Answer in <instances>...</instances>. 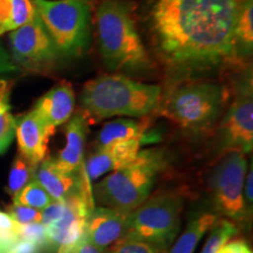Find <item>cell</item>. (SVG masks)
I'll list each match as a JSON object with an SVG mask.
<instances>
[{"label":"cell","mask_w":253,"mask_h":253,"mask_svg":"<svg viewBox=\"0 0 253 253\" xmlns=\"http://www.w3.org/2000/svg\"><path fill=\"white\" fill-rule=\"evenodd\" d=\"M236 12L237 0H153L151 38L173 77L189 78L239 61Z\"/></svg>","instance_id":"1"},{"label":"cell","mask_w":253,"mask_h":253,"mask_svg":"<svg viewBox=\"0 0 253 253\" xmlns=\"http://www.w3.org/2000/svg\"><path fill=\"white\" fill-rule=\"evenodd\" d=\"M183 208V197L173 191L147 198L129 213L125 236L143 240L168 253L181 230Z\"/></svg>","instance_id":"7"},{"label":"cell","mask_w":253,"mask_h":253,"mask_svg":"<svg viewBox=\"0 0 253 253\" xmlns=\"http://www.w3.org/2000/svg\"><path fill=\"white\" fill-rule=\"evenodd\" d=\"M167 164L163 149L140 150L131 163L112 171L91 189L94 203L132 211L149 198L158 175Z\"/></svg>","instance_id":"4"},{"label":"cell","mask_w":253,"mask_h":253,"mask_svg":"<svg viewBox=\"0 0 253 253\" xmlns=\"http://www.w3.org/2000/svg\"><path fill=\"white\" fill-rule=\"evenodd\" d=\"M17 128V119L9 113V108L0 109V155L8 149L13 141Z\"/></svg>","instance_id":"26"},{"label":"cell","mask_w":253,"mask_h":253,"mask_svg":"<svg viewBox=\"0 0 253 253\" xmlns=\"http://www.w3.org/2000/svg\"><path fill=\"white\" fill-rule=\"evenodd\" d=\"M131 211L108 207H94L84 226V239L100 249H108L126 233Z\"/></svg>","instance_id":"12"},{"label":"cell","mask_w":253,"mask_h":253,"mask_svg":"<svg viewBox=\"0 0 253 253\" xmlns=\"http://www.w3.org/2000/svg\"><path fill=\"white\" fill-rule=\"evenodd\" d=\"M34 179L48 192L53 201H65L87 185H90L82 168L79 172H63L52 157L45 158L38 166Z\"/></svg>","instance_id":"15"},{"label":"cell","mask_w":253,"mask_h":253,"mask_svg":"<svg viewBox=\"0 0 253 253\" xmlns=\"http://www.w3.org/2000/svg\"><path fill=\"white\" fill-rule=\"evenodd\" d=\"M217 253H252V250L245 240L233 239L227 240Z\"/></svg>","instance_id":"33"},{"label":"cell","mask_w":253,"mask_h":253,"mask_svg":"<svg viewBox=\"0 0 253 253\" xmlns=\"http://www.w3.org/2000/svg\"><path fill=\"white\" fill-rule=\"evenodd\" d=\"M106 253H162L143 240L123 236L121 239L106 249Z\"/></svg>","instance_id":"24"},{"label":"cell","mask_w":253,"mask_h":253,"mask_svg":"<svg viewBox=\"0 0 253 253\" xmlns=\"http://www.w3.org/2000/svg\"><path fill=\"white\" fill-rule=\"evenodd\" d=\"M56 253H106V250L96 248L84 237L73 244L61 246Z\"/></svg>","instance_id":"29"},{"label":"cell","mask_w":253,"mask_h":253,"mask_svg":"<svg viewBox=\"0 0 253 253\" xmlns=\"http://www.w3.org/2000/svg\"><path fill=\"white\" fill-rule=\"evenodd\" d=\"M101 56L109 71L145 72L153 67L130 8L120 0H104L95 13Z\"/></svg>","instance_id":"2"},{"label":"cell","mask_w":253,"mask_h":253,"mask_svg":"<svg viewBox=\"0 0 253 253\" xmlns=\"http://www.w3.org/2000/svg\"><path fill=\"white\" fill-rule=\"evenodd\" d=\"M238 226L229 219H218L211 227L210 235L208 237L202 253H217L231 237L238 233Z\"/></svg>","instance_id":"23"},{"label":"cell","mask_w":253,"mask_h":253,"mask_svg":"<svg viewBox=\"0 0 253 253\" xmlns=\"http://www.w3.org/2000/svg\"><path fill=\"white\" fill-rule=\"evenodd\" d=\"M65 204L62 217L53 225L46 227L48 238L47 251H58L61 246L84 238L87 218L95 207L90 185L65 199Z\"/></svg>","instance_id":"11"},{"label":"cell","mask_w":253,"mask_h":253,"mask_svg":"<svg viewBox=\"0 0 253 253\" xmlns=\"http://www.w3.org/2000/svg\"><path fill=\"white\" fill-rule=\"evenodd\" d=\"M235 41L239 59L242 56L251 55L253 48V0H237Z\"/></svg>","instance_id":"19"},{"label":"cell","mask_w":253,"mask_h":253,"mask_svg":"<svg viewBox=\"0 0 253 253\" xmlns=\"http://www.w3.org/2000/svg\"><path fill=\"white\" fill-rule=\"evenodd\" d=\"M244 203L246 212L250 217L252 216L253 205V168L250 166V170L246 171L244 181Z\"/></svg>","instance_id":"32"},{"label":"cell","mask_w":253,"mask_h":253,"mask_svg":"<svg viewBox=\"0 0 253 253\" xmlns=\"http://www.w3.org/2000/svg\"><path fill=\"white\" fill-rule=\"evenodd\" d=\"M75 107V93L68 82H60L41 96L33 110L50 130L67 123Z\"/></svg>","instance_id":"16"},{"label":"cell","mask_w":253,"mask_h":253,"mask_svg":"<svg viewBox=\"0 0 253 253\" xmlns=\"http://www.w3.org/2000/svg\"><path fill=\"white\" fill-rule=\"evenodd\" d=\"M252 74L245 75L235 86L229 110L219 126L220 147L226 151L249 154L253 148V89Z\"/></svg>","instance_id":"9"},{"label":"cell","mask_w":253,"mask_h":253,"mask_svg":"<svg viewBox=\"0 0 253 253\" xmlns=\"http://www.w3.org/2000/svg\"><path fill=\"white\" fill-rule=\"evenodd\" d=\"M8 94H9V88L8 84L6 82H0V109H6L9 108L8 104Z\"/></svg>","instance_id":"35"},{"label":"cell","mask_w":253,"mask_h":253,"mask_svg":"<svg viewBox=\"0 0 253 253\" xmlns=\"http://www.w3.org/2000/svg\"><path fill=\"white\" fill-rule=\"evenodd\" d=\"M12 11H13L12 0H0V36L5 32H9Z\"/></svg>","instance_id":"31"},{"label":"cell","mask_w":253,"mask_h":253,"mask_svg":"<svg viewBox=\"0 0 253 253\" xmlns=\"http://www.w3.org/2000/svg\"><path fill=\"white\" fill-rule=\"evenodd\" d=\"M7 213L20 225L41 223V211L21 204H12L7 208Z\"/></svg>","instance_id":"28"},{"label":"cell","mask_w":253,"mask_h":253,"mask_svg":"<svg viewBox=\"0 0 253 253\" xmlns=\"http://www.w3.org/2000/svg\"><path fill=\"white\" fill-rule=\"evenodd\" d=\"M12 60L30 72H47L61 58L39 17L11 31L8 37Z\"/></svg>","instance_id":"10"},{"label":"cell","mask_w":253,"mask_h":253,"mask_svg":"<svg viewBox=\"0 0 253 253\" xmlns=\"http://www.w3.org/2000/svg\"><path fill=\"white\" fill-rule=\"evenodd\" d=\"M43 250L25 239H17L2 253H42Z\"/></svg>","instance_id":"30"},{"label":"cell","mask_w":253,"mask_h":253,"mask_svg":"<svg viewBox=\"0 0 253 253\" xmlns=\"http://www.w3.org/2000/svg\"><path fill=\"white\" fill-rule=\"evenodd\" d=\"M19 224L7 212L0 211V253L19 239Z\"/></svg>","instance_id":"27"},{"label":"cell","mask_w":253,"mask_h":253,"mask_svg":"<svg viewBox=\"0 0 253 253\" xmlns=\"http://www.w3.org/2000/svg\"><path fill=\"white\" fill-rule=\"evenodd\" d=\"M141 144L142 138H135L97 149L84 161L82 170L89 181L100 178L104 173L115 171L131 163L140 153Z\"/></svg>","instance_id":"13"},{"label":"cell","mask_w":253,"mask_h":253,"mask_svg":"<svg viewBox=\"0 0 253 253\" xmlns=\"http://www.w3.org/2000/svg\"><path fill=\"white\" fill-rule=\"evenodd\" d=\"M37 168L33 164H31L26 158L21 156L20 154L15 157L12 164L11 170H9L8 183H7V192L13 197L17 192L20 191L27 183H30L32 179H34L36 176Z\"/></svg>","instance_id":"21"},{"label":"cell","mask_w":253,"mask_h":253,"mask_svg":"<svg viewBox=\"0 0 253 253\" xmlns=\"http://www.w3.org/2000/svg\"><path fill=\"white\" fill-rule=\"evenodd\" d=\"M88 131L87 119L84 114L72 116L66 126V145L54 158L60 170L67 173L79 172L84 164V144Z\"/></svg>","instance_id":"17"},{"label":"cell","mask_w":253,"mask_h":253,"mask_svg":"<svg viewBox=\"0 0 253 253\" xmlns=\"http://www.w3.org/2000/svg\"><path fill=\"white\" fill-rule=\"evenodd\" d=\"M15 69H17V67L14 66V63L9 60L5 50L0 47V73L12 72L15 71Z\"/></svg>","instance_id":"34"},{"label":"cell","mask_w":253,"mask_h":253,"mask_svg":"<svg viewBox=\"0 0 253 253\" xmlns=\"http://www.w3.org/2000/svg\"><path fill=\"white\" fill-rule=\"evenodd\" d=\"M144 126L140 123L126 119H118L115 121L108 122L101 129L96 140V150L103 149L109 145L143 138Z\"/></svg>","instance_id":"18"},{"label":"cell","mask_w":253,"mask_h":253,"mask_svg":"<svg viewBox=\"0 0 253 253\" xmlns=\"http://www.w3.org/2000/svg\"><path fill=\"white\" fill-rule=\"evenodd\" d=\"M38 17L61 56L78 58L91 40V0H33Z\"/></svg>","instance_id":"6"},{"label":"cell","mask_w":253,"mask_h":253,"mask_svg":"<svg viewBox=\"0 0 253 253\" xmlns=\"http://www.w3.org/2000/svg\"><path fill=\"white\" fill-rule=\"evenodd\" d=\"M217 220L218 216L216 213H203L192 219L171 246L169 253H194L199 240L211 230Z\"/></svg>","instance_id":"20"},{"label":"cell","mask_w":253,"mask_h":253,"mask_svg":"<svg viewBox=\"0 0 253 253\" xmlns=\"http://www.w3.org/2000/svg\"><path fill=\"white\" fill-rule=\"evenodd\" d=\"M248 171L245 154L226 151L225 156L211 170L209 177L211 201L217 216L225 217L237 226L244 225L250 217L244 203V181Z\"/></svg>","instance_id":"8"},{"label":"cell","mask_w":253,"mask_h":253,"mask_svg":"<svg viewBox=\"0 0 253 253\" xmlns=\"http://www.w3.org/2000/svg\"><path fill=\"white\" fill-rule=\"evenodd\" d=\"M162 88L131 80L123 75H102L88 81L81 91L82 109L96 120L114 116L142 118L155 112Z\"/></svg>","instance_id":"3"},{"label":"cell","mask_w":253,"mask_h":253,"mask_svg":"<svg viewBox=\"0 0 253 253\" xmlns=\"http://www.w3.org/2000/svg\"><path fill=\"white\" fill-rule=\"evenodd\" d=\"M229 93L217 82L192 81L179 84L161 97V115L189 130H204L219 119Z\"/></svg>","instance_id":"5"},{"label":"cell","mask_w":253,"mask_h":253,"mask_svg":"<svg viewBox=\"0 0 253 253\" xmlns=\"http://www.w3.org/2000/svg\"><path fill=\"white\" fill-rule=\"evenodd\" d=\"M52 202L53 198L36 179H32L20 191L13 196L14 204L26 205V207L37 209L40 211L48 207Z\"/></svg>","instance_id":"22"},{"label":"cell","mask_w":253,"mask_h":253,"mask_svg":"<svg viewBox=\"0 0 253 253\" xmlns=\"http://www.w3.org/2000/svg\"><path fill=\"white\" fill-rule=\"evenodd\" d=\"M18 235L20 239L28 240L42 250L48 249V238H47L46 226L42 223H31L20 225L19 224Z\"/></svg>","instance_id":"25"},{"label":"cell","mask_w":253,"mask_h":253,"mask_svg":"<svg viewBox=\"0 0 253 253\" xmlns=\"http://www.w3.org/2000/svg\"><path fill=\"white\" fill-rule=\"evenodd\" d=\"M53 134L54 131L41 121L34 110H31L17 121L15 135L19 154L38 167L46 158L48 141Z\"/></svg>","instance_id":"14"}]
</instances>
